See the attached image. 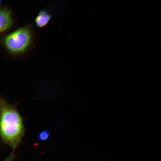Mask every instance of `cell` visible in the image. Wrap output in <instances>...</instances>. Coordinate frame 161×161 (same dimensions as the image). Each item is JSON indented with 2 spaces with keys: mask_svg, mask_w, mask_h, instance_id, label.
<instances>
[{
  "mask_svg": "<svg viewBox=\"0 0 161 161\" xmlns=\"http://www.w3.org/2000/svg\"><path fill=\"white\" fill-rule=\"evenodd\" d=\"M0 109L1 139L15 150L25 134L22 118L15 108L3 98L0 100Z\"/></svg>",
  "mask_w": 161,
  "mask_h": 161,
  "instance_id": "6da1fadb",
  "label": "cell"
},
{
  "mask_svg": "<svg viewBox=\"0 0 161 161\" xmlns=\"http://www.w3.org/2000/svg\"><path fill=\"white\" fill-rule=\"evenodd\" d=\"M32 38L30 27L24 26L4 36L2 42L7 51L12 54L25 52L30 46Z\"/></svg>",
  "mask_w": 161,
  "mask_h": 161,
  "instance_id": "7a4b0ae2",
  "label": "cell"
},
{
  "mask_svg": "<svg viewBox=\"0 0 161 161\" xmlns=\"http://www.w3.org/2000/svg\"><path fill=\"white\" fill-rule=\"evenodd\" d=\"M13 21L11 11L5 7L0 10V32H4L11 28Z\"/></svg>",
  "mask_w": 161,
  "mask_h": 161,
  "instance_id": "3957f363",
  "label": "cell"
},
{
  "mask_svg": "<svg viewBox=\"0 0 161 161\" xmlns=\"http://www.w3.org/2000/svg\"><path fill=\"white\" fill-rule=\"evenodd\" d=\"M51 17V15L47 10L43 9L39 12L36 17L35 22L38 27H43L48 23Z\"/></svg>",
  "mask_w": 161,
  "mask_h": 161,
  "instance_id": "277c9868",
  "label": "cell"
},
{
  "mask_svg": "<svg viewBox=\"0 0 161 161\" xmlns=\"http://www.w3.org/2000/svg\"><path fill=\"white\" fill-rule=\"evenodd\" d=\"M49 132L47 130L42 131L39 134L38 139L41 141H45L49 137Z\"/></svg>",
  "mask_w": 161,
  "mask_h": 161,
  "instance_id": "5b68a950",
  "label": "cell"
},
{
  "mask_svg": "<svg viewBox=\"0 0 161 161\" xmlns=\"http://www.w3.org/2000/svg\"><path fill=\"white\" fill-rule=\"evenodd\" d=\"M14 153L13 152H12L4 161H12L14 158Z\"/></svg>",
  "mask_w": 161,
  "mask_h": 161,
  "instance_id": "8992f818",
  "label": "cell"
}]
</instances>
